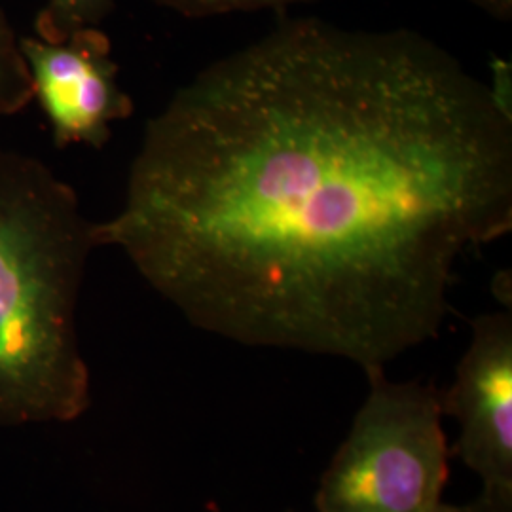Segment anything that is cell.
Listing matches in <instances>:
<instances>
[{
  "instance_id": "cell-6",
  "label": "cell",
  "mask_w": 512,
  "mask_h": 512,
  "mask_svg": "<svg viewBox=\"0 0 512 512\" xmlns=\"http://www.w3.org/2000/svg\"><path fill=\"white\" fill-rule=\"evenodd\" d=\"M33 101L31 78L19 50V37L0 6V118L14 116Z\"/></svg>"
},
{
  "instance_id": "cell-5",
  "label": "cell",
  "mask_w": 512,
  "mask_h": 512,
  "mask_svg": "<svg viewBox=\"0 0 512 512\" xmlns=\"http://www.w3.org/2000/svg\"><path fill=\"white\" fill-rule=\"evenodd\" d=\"M33 101L44 112L55 147L103 148L112 124L133 114V101L118 84V65L101 27L80 29L63 40L19 37Z\"/></svg>"
},
{
  "instance_id": "cell-11",
  "label": "cell",
  "mask_w": 512,
  "mask_h": 512,
  "mask_svg": "<svg viewBox=\"0 0 512 512\" xmlns=\"http://www.w3.org/2000/svg\"><path fill=\"white\" fill-rule=\"evenodd\" d=\"M469 2L499 21L512 19V0H469Z\"/></svg>"
},
{
  "instance_id": "cell-4",
  "label": "cell",
  "mask_w": 512,
  "mask_h": 512,
  "mask_svg": "<svg viewBox=\"0 0 512 512\" xmlns=\"http://www.w3.org/2000/svg\"><path fill=\"white\" fill-rule=\"evenodd\" d=\"M454 384L440 391L444 416L458 421L450 456L482 482V494L512 507V315L484 313L471 325Z\"/></svg>"
},
{
  "instance_id": "cell-7",
  "label": "cell",
  "mask_w": 512,
  "mask_h": 512,
  "mask_svg": "<svg viewBox=\"0 0 512 512\" xmlns=\"http://www.w3.org/2000/svg\"><path fill=\"white\" fill-rule=\"evenodd\" d=\"M116 0H46L38 12L35 29L44 40H63L80 29L101 27Z\"/></svg>"
},
{
  "instance_id": "cell-12",
  "label": "cell",
  "mask_w": 512,
  "mask_h": 512,
  "mask_svg": "<svg viewBox=\"0 0 512 512\" xmlns=\"http://www.w3.org/2000/svg\"><path fill=\"white\" fill-rule=\"evenodd\" d=\"M442 501V495L440 497H433L431 501H427L425 505H423V509L420 512H435L437 511V507H439V503Z\"/></svg>"
},
{
  "instance_id": "cell-2",
  "label": "cell",
  "mask_w": 512,
  "mask_h": 512,
  "mask_svg": "<svg viewBox=\"0 0 512 512\" xmlns=\"http://www.w3.org/2000/svg\"><path fill=\"white\" fill-rule=\"evenodd\" d=\"M95 249L73 186L0 148V427L71 423L90 408L76 308Z\"/></svg>"
},
{
  "instance_id": "cell-3",
  "label": "cell",
  "mask_w": 512,
  "mask_h": 512,
  "mask_svg": "<svg viewBox=\"0 0 512 512\" xmlns=\"http://www.w3.org/2000/svg\"><path fill=\"white\" fill-rule=\"evenodd\" d=\"M368 395L321 476L317 512H420L444 495L448 442L440 391L366 370Z\"/></svg>"
},
{
  "instance_id": "cell-1",
  "label": "cell",
  "mask_w": 512,
  "mask_h": 512,
  "mask_svg": "<svg viewBox=\"0 0 512 512\" xmlns=\"http://www.w3.org/2000/svg\"><path fill=\"white\" fill-rule=\"evenodd\" d=\"M512 230V118L412 29L281 19L147 122L95 222L194 327L385 368L435 340L459 258Z\"/></svg>"
},
{
  "instance_id": "cell-9",
  "label": "cell",
  "mask_w": 512,
  "mask_h": 512,
  "mask_svg": "<svg viewBox=\"0 0 512 512\" xmlns=\"http://www.w3.org/2000/svg\"><path fill=\"white\" fill-rule=\"evenodd\" d=\"M511 74L512 67L509 61L494 59L492 61V80L488 82V88L492 92L497 107L512 118Z\"/></svg>"
},
{
  "instance_id": "cell-8",
  "label": "cell",
  "mask_w": 512,
  "mask_h": 512,
  "mask_svg": "<svg viewBox=\"0 0 512 512\" xmlns=\"http://www.w3.org/2000/svg\"><path fill=\"white\" fill-rule=\"evenodd\" d=\"M156 6L167 8L188 19L215 18L236 12H260L274 10L283 12L296 4H306L311 0H150Z\"/></svg>"
},
{
  "instance_id": "cell-10",
  "label": "cell",
  "mask_w": 512,
  "mask_h": 512,
  "mask_svg": "<svg viewBox=\"0 0 512 512\" xmlns=\"http://www.w3.org/2000/svg\"><path fill=\"white\" fill-rule=\"evenodd\" d=\"M435 512H512V507L499 505V503H495L492 499L480 495V497H476L475 501L463 503V505H450V503L440 501L439 507H437Z\"/></svg>"
}]
</instances>
